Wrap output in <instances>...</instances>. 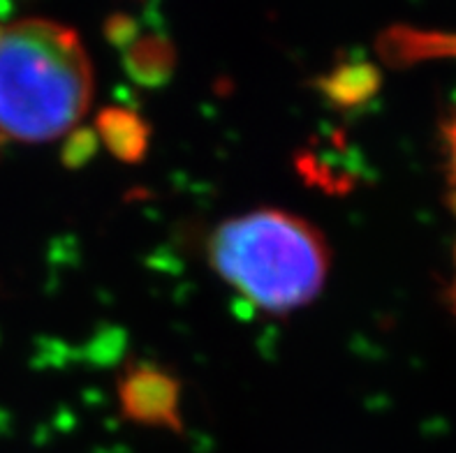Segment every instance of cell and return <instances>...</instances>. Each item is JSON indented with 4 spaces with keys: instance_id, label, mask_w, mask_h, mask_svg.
<instances>
[{
    "instance_id": "cell-1",
    "label": "cell",
    "mask_w": 456,
    "mask_h": 453,
    "mask_svg": "<svg viewBox=\"0 0 456 453\" xmlns=\"http://www.w3.org/2000/svg\"><path fill=\"white\" fill-rule=\"evenodd\" d=\"M93 100L79 35L49 19L0 23V137L46 144L68 137Z\"/></svg>"
},
{
    "instance_id": "cell-2",
    "label": "cell",
    "mask_w": 456,
    "mask_h": 453,
    "mask_svg": "<svg viewBox=\"0 0 456 453\" xmlns=\"http://www.w3.org/2000/svg\"><path fill=\"white\" fill-rule=\"evenodd\" d=\"M207 257L234 292L273 317L318 299L331 264L322 231L281 208H255L220 222L208 234Z\"/></svg>"
},
{
    "instance_id": "cell-3",
    "label": "cell",
    "mask_w": 456,
    "mask_h": 453,
    "mask_svg": "<svg viewBox=\"0 0 456 453\" xmlns=\"http://www.w3.org/2000/svg\"><path fill=\"white\" fill-rule=\"evenodd\" d=\"M116 396L130 424L162 431H183L181 382L167 368L149 361L127 363L116 379Z\"/></svg>"
},
{
    "instance_id": "cell-4",
    "label": "cell",
    "mask_w": 456,
    "mask_h": 453,
    "mask_svg": "<svg viewBox=\"0 0 456 453\" xmlns=\"http://www.w3.org/2000/svg\"><path fill=\"white\" fill-rule=\"evenodd\" d=\"M380 86V69L366 61H346L315 79L320 95L338 111L362 109L376 98Z\"/></svg>"
},
{
    "instance_id": "cell-5",
    "label": "cell",
    "mask_w": 456,
    "mask_h": 453,
    "mask_svg": "<svg viewBox=\"0 0 456 453\" xmlns=\"http://www.w3.org/2000/svg\"><path fill=\"white\" fill-rule=\"evenodd\" d=\"M100 144L107 146L118 162L139 165L144 162L151 144V125L134 109L104 107L93 123Z\"/></svg>"
},
{
    "instance_id": "cell-6",
    "label": "cell",
    "mask_w": 456,
    "mask_h": 453,
    "mask_svg": "<svg viewBox=\"0 0 456 453\" xmlns=\"http://www.w3.org/2000/svg\"><path fill=\"white\" fill-rule=\"evenodd\" d=\"M127 77L142 88H162L172 79L176 68V52L162 35H142L126 49Z\"/></svg>"
},
{
    "instance_id": "cell-7",
    "label": "cell",
    "mask_w": 456,
    "mask_h": 453,
    "mask_svg": "<svg viewBox=\"0 0 456 453\" xmlns=\"http://www.w3.org/2000/svg\"><path fill=\"white\" fill-rule=\"evenodd\" d=\"M100 149V139L93 127H75L72 133L65 137V144L61 149V162L68 169H79L88 165L95 158Z\"/></svg>"
},
{
    "instance_id": "cell-8",
    "label": "cell",
    "mask_w": 456,
    "mask_h": 453,
    "mask_svg": "<svg viewBox=\"0 0 456 453\" xmlns=\"http://www.w3.org/2000/svg\"><path fill=\"white\" fill-rule=\"evenodd\" d=\"M104 33H107V40L111 42L118 49H127L137 40V23L130 17H123V14H116L107 21L104 26Z\"/></svg>"
},
{
    "instance_id": "cell-9",
    "label": "cell",
    "mask_w": 456,
    "mask_h": 453,
    "mask_svg": "<svg viewBox=\"0 0 456 453\" xmlns=\"http://www.w3.org/2000/svg\"><path fill=\"white\" fill-rule=\"evenodd\" d=\"M443 142L447 153V176H450L452 190H456V114L447 118L443 125Z\"/></svg>"
},
{
    "instance_id": "cell-10",
    "label": "cell",
    "mask_w": 456,
    "mask_h": 453,
    "mask_svg": "<svg viewBox=\"0 0 456 453\" xmlns=\"http://www.w3.org/2000/svg\"><path fill=\"white\" fill-rule=\"evenodd\" d=\"M454 262H456V253H454ZM447 296H450V303H452V310H454V312H456V276H454V282H452V287H450V294H447Z\"/></svg>"
}]
</instances>
